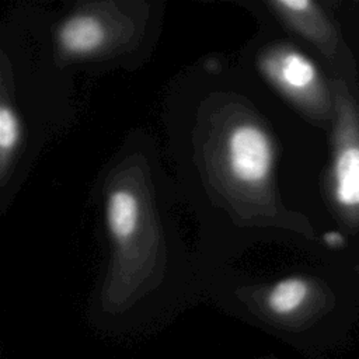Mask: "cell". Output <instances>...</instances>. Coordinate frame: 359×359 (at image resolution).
<instances>
[{
    "instance_id": "cell-7",
    "label": "cell",
    "mask_w": 359,
    "mask_h": 359,
    "mask_svg": "<svg viewBox=\"0 0 359 359\" xmlns=\"http://www.w3.org/2000/svg\"><path fill=\"white\" fill-rule=\"evenodd\" d=\"M309 283L302 278H286L272 286L266 303L271 311L279 316L294 313L309 296Z\"/></svg>"
},
{
    "instance_id": "cell-3",
    "label": "cell",
    "mask_w": 359,
    "mask_h": 359,
    "mask_svg": "<svg viewBox=\"0 0 359 359\" xmlns=\"http://www.w3.org/2000/svg\"><path fill=\"white\" fill-rule=\"evenodd\" d=\"M262 69L286 93L300 100H317L321 83L314 63L296 50H276L264 62Z\"/></svg>"
},
{
    "instance_id": "cell-5",
    "label": "cell",
    "mask_w": 359,
    "mask_h": 359,
    "mask_svg": "<svg viewBox=\"0 0 359 359\" xmlns=\"http://www.w3.org/2000/svg\"><path fill=\"white\" fill-rule=\"evenodd\" d=\"M57 39L67 53L86 55L102 43L104 27L95 17L74 15L62 24Z\"/></svg>"
},
{
    "instance_id": "cell-9",
    "label": "cell",
    "mask_w": 359,
    "mask_h": 359,
    "mask_svg": "<svg viewBox=\"0 0 359 359\" xmlns=\"http://www.w3.org/2000/svg\"><path fill=\"white\" fill-rule=\"evenodd\" d=\"M323 238H324L325 244L331 248H341L345 244V237L339 231H335V230L327 231Z\"/></svg>"
},
{
    "instance_id": "cell-4",
    "label": "cell",
    "mask_w": 359,
    "mask_h": 359,
    "mask_svg": "<svg viewBox=\"0 0 359 359\" xmlns=\"http://www.w3.org/2000/svg\"><path fill=\"white\" fill-rule=\"evenodd\" d=\"M273 6L278 7L303 35L318 43V46H323L327 53L334 49V29L314 3L307 0H282L275 1Z\"/></svg>"
},
{
    "instance_id": "cell-1",
    "label": "cell",
    "mask_w": 359,
    "mask_h": 359,
    "mask_svg": "<svg viewBox=\"0 0 359 359\" xmlns=\"http://www.w3.org/2000/svg\"><path fill=\"white\" fill-rule=\"evenodd\" d=\"M338 122L331 170L332 196L349 220H359V114L349 94L338 90Z\"/></svg>"
},
{
    "instance_id": "cell-6",
    "label": "cell",
    "mask_w": 359,
    "mask_h": 359,
    "mask_svg": "<svg viewBox=\"0 0 359 359\" xmlns=\"http://www.w3.org/2000/svg\"><path fill=\"white\" fill-rule=\"evenodd\" d=\"M139 219L137 198L126 189L112 192L107 202V226L115 241L123 243L132 237Z\"/></svg>"
},
{
    "instance_id": "cell-2",
    "label": "cell",
    "mask_w": 359,
    "mask_h": 359,
    "mask_svg": "<svg viewBox=\"0 0 359 359\" xmlns=\"http://www.w3.org/2000/svg\"><path fill=\"white\" fill-rule=\"evenodd\" d=\"M272 143L265 130L254 123L234 128L227 139L230 174L243 184L265 181L272 168Z\"/></svg>"
},
{
    "instance_id": "cell-8",
    "label": "cell",
    "mask_w": 359,
    "mask_h": 359,
    "mask_svg": "<svg viewBox=\"0 0 359 359\" xmlns=\"http://www.w3.org/2000/svg\"><path fill=\"white\" fill-rule=\"evenodd\" d=\"M20 136V123L14 111L6 104L0 108V153H1V165L4 167L8 153L17 144Z\"/></svg>"
}]
</instances>
